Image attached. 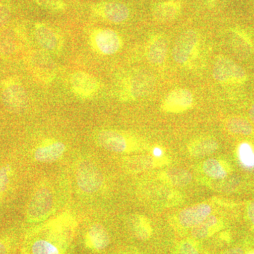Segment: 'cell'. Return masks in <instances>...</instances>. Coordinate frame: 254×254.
<instances>
[{"label":"cell","instance_id":"1","mask_svg":"<svg viewBox=\"0 0 254 254\" xmlns=\"http://www.w3.org/2000/svg\"><path fill=\"white\" fill-rule=\"evenodd\" d=\"M153 78L146 73H136L125 78L120 88V96L125 100L145 96L153 89Z\"/></svg>","mask_w":254,"mask_h":254},{"label":"cell","instance_id":"2","mask_svg":"<svg viewBox=\"0 0 254 254\" xmlns=\"http://www.w3.org/2000/svg\"><path fill=\"white\" fill-rule=\"evenodd\" d=\"M90 41L93 50L100 55L110 56L116 54L123 46L121 37L109 28H97L92 32Z\"/></svg>","mask_w":254,"mask_h":254},{"label":"cell","instance_id":"3","mask_svg":"<svg viewBox=\"0 0 254 254\" xmlns=\"http://www.w3.org/2000/svg\"><path fill=\"white\" fill-rule=\"evenodd\" d=\"M54 205V197L49 189L42 187L32 197L27 209L28 219L32 222H39L46 219L51 213Z\"/></svg>","mask_w":254,"mask_h":254},{"label":"cell","instance_id":"4","mask_svg":"<svg viewBox=\"0 0 254 254\" xmlns=\"http://www.w3.org/2000/svg\"><path fill=\"white\" fill-rule=\"evenodd\" d=\"M199 43V36L194 30L184 32L177 38L172 49V58L175 63L186 64L194 54Z\"/></svg>","mask_w":254,"mask_h":254},{"label":"cell","instance_id":"5","mask_svg":"<svg viewBox=\"0 0 254 254\" xmlns=\"http://www.w3.org/2000/svg\"><path fill=\"white\" fill-rule=\"evenodd\" d=\"M76 180L78 187L86 193H93L100 190L103 177L95 165L90 162L79 164L76 171Z\"/></svg>","mask_w":254,"mask_h":254},{"label":"cell","instance_id":"6","mask_svg":"<svg viewBox=\"0 0 254 254\" xmlns=\"http://www.w3.org/2000/svg\"><path fill=\"white\" fill-rule=\"evenodd\" d=\"M1 100L10 111L20 113L27 107L28 93L22 85L11 80L6 81L3 86Z\"/></svg>","mask_w":254,"mask_h":254},{"label":"cell","instance_id":"7","mask_svg":"<svg viewBox=\"0 0 254 254\" xmlns=\"http://www.w3.org/2000/svg\"><path fill=\"white\" fill-rule=\"evenodd\" d=\"M29 66L35 77L42 83L48 84L56 77V65L45 52H33L30 58Z\"/></svg>","mask_w":254,"mask_h":254},{"label":"cell","instance_id":"8","mask_svg":"<svg viewBox=\"0 0 254 254\" xmlns=\"http://www.w3.org/2000/svg\"><path fill=\"white\" fill-rule=\"evenodd\" d=\"M194 103L193 93L187 88H178L164 98L161 108L165 113L178 114L190 109Z\"/></svg>","mask_w":254,"mask_h":254},{"label":"cell","instance_id":"9","mask_svg":"<svg viewBox=\"0 0 254 254\" xmlns=\"http://www.w3.org/2000/svg\"><path fill=\"white\" fill-rule=\"evenodd\" d=\"M70 87L73 94L82 99H89L95 96L100 89L98 80L90 73L76 71L70 76Z\"/></svg>","mask_w":254,"mask_h":254},{"label":"cell","instance_id":"10","mask_svg":"<svg viewBox=\"0 0 254 254\" xmlns=\"http://www.w3.org/2000/svg\"><path fill=\"white\" fill-rule=\"evenodd\" d=\"M213 76L214 79L220 83H237L245 78V72L231 60L220 57L214 63Z\"/></svg>","mask_w":254,"mask_h":254},{"label":"cell","instance_id":"11","mask_svg":"<svg viewBox=\"0 0 254 254\" xmlns=\"http://www.w3.org/2000/svg\"><path fill=\"white\" fill-rule=\"evenodd\" d=\"M92 11L95 16L113 23L125 22L130 14L126 5L118 1H105L94 4L92 6Z\"/></svg>","mask_w":254,"mask_h":254},{"label":"cell","instance_id":"12","mask_svg":"<svg viewBox=\"0 0 254 254\" xmlns=\"http://www.w3.org/2000/svg\"><path fill=\"white\" fill-rule=\"evenodd\" d=\"M34 36L39 46L46 51L56 53L62 49L63 39L56 28L45 23L35 25Z\"/></svg>","mask_w":254,"mask_h":254},{"label":"cell","instance_id":"13","mask_svg":"<svg viewBox=\"0 0 254 254\" xmlns=\"http://www.w3.org/2000/svg\"><path fill=\"white\" fill-rule=\"evenodd\" d=\"M98 144L113 153H121L128 147V139L123 133L113 130H103L97 135Z\"/></svg>","mask_w":254,"mask_h":254},{"label":"cell","instance_id":"14","mask_svg":"<svg viewBox=\"0 0 254 254\" xmlns=\"http://www.w3.org/2000/svg\"><path fill=\"white\" fill-rule=\"evenodd\" d=\"M212 208L210 205L202 203L187 208L179 214L180 225L186 228H191L198 225L210 215Z\"/></svg>","mask_w":254,"mask_h":254},{"label":"cell","instance_id":"15","mask_svg":"<svg viewBox=\"0 0 254 254\" xmlns=\"http://www.w3.org/2000/svg\"><path fill=\"white\" fill-rule=\"evenodd\" d=\"M65 150L66 146L63 142H45L35 150L34 158L40 163H51L61 158Z\"/></svg>","mask_w":254,"mask_h":254},{"label":"cell","instance_id":"16","mask_svg":"<svg viewBox=\"0 0 254 254\" xmlns=\"http://www.w3.org/2000/svg\"><path fill=\"white\" fill-rule=\"evenodd\" d=\"M168 43L163 36H155L147 44L145 54L148 61L153 65H161L168 56Z\"/></svg>","mask_w":254,"mask_h":254},{"label":"cell","instance_id":"17","mask_svg":"<svg viewBox=\"0 0 254 254\" xmlns=\"http://www.w3.org/2000/svg\"><path fill=\"white\" fill-rule=\"evenodd\" d=\"M86 243L92 250H104L110 244L108 232L100 224H95L88 230L86 235Z\"/></svg>","mask_w":254,"mask_h":254},{"label":"cell","instance_id":"18","mask_svg":"<svg viewBox=\"0 0 254 254\" xmlns=\"http://www.w3.org/2000/svg\"><path fill=\"white\" fill-rule=\"evenodd\" d=\"M218 148V142L211 138H200L192 142L189 146L190 155L198 158L213 154Z\"/></svg>","mask_w":254,"mask_h":254},{"label":"cell","instance_id":"19","mask_svg":"<svg viewBox=\"0 0 254 254\" xmlns=\"http://www.w3.org/2000/svg\"><path fill=\"white\" fill-rule=\"evenodd\" d=\"M180 11V5L177 1L159 3L153 8V16L160 22H167L177 17Z\"/></svg>","mask_w":254,"mask_h":254},{"label":"cell","instance_id":"20","mask_svg":"<svg viewBox=\"0 0 254 254\" xmlns=\"http://www.w3.org/2000/svg\"><path fill=\"white\" fill-rule=\"evenodd\" d=\"M168 181L175 187H183L190 185L192 181L191 174L188 170L182 168H170L166 172Z\"/></svg>","mask_w":254,"mask_h":254},{"label":"cell","instance_id":"21","mask_svg":"<svg viewBox=\"0 0 254 254\" xmlns=\"http://www.w3.org/2000/svg\"><path fill=\"white\" fill-rule=\"evenodd\" d=\"M218 224V219L214 215H209L208 218L200 222L196 226L192 227L191 235L195 239L202 240L206 238L210 235L213 227Z\"/></svg>","mask_w":254,"mask_h":254},{"label":"cell","instance_id":"22","mask_svg":"<svg viewBox=\"0 0 254 254\" xmlns=\"http://www.w3.org/2000/svg\"><path fill=\"white\" fill-rule=\"evenodd\" d=\"M203 170L207 176L214 180H223L227 177V172L218 160L210 158L205 160Z\"/></svg>","mask_w":254,"mask_h":254},{"label":"cell","instance_id":"23","mask_svg":"<svg viewBox=\"0 0 254 254\" xmlns=\"http://www.w3.org/2000/svg\"><path fill=\"white\" fill-rule=\"evenodd\" d=\"M227 128L230 132L236 134L249 136L252 134L253 128L247 120L240 118L230 119L227 123Z\"/></svg>","mask_w":254,"mask_h":254},{"label":"cell","instance_id":"24","mask_svg":"<svg viewBox=\"0 0 254 254\" xmlns=\"http://www.w3.org/2000/svg\"><path fill=\"white\" fill-rule=\"evenodd\" d=\"M133 230L137 238L141 240H146L151 235V227L149 222L144 217L136 216L133 220Z\"/></svg>","mask_w":254,"mask_h":254},{"label":"cell","instance_id":"25","mask_svg":"<svg viewBox=\"0 0 254 254\" xmlns=\"http://www.w3.org/2000/svg\"><path fill=\"white\" fill-rule=\"evenodd\" d=\"M153 159L150 156H138L129 158L126 162L128 170L133 172H141L153 167Z\"/></svg>","mask_w":254,"mask_h":254},{"label":"cell","instance_id":"26","mask_svg":"<svg viewBox=\"0 0 254 254\" xmlns=\"http://www.w3.org/2000/svg\"><path fill=\"white\" fill-rule=\"evenodd\" d=\"M33 254H60L59 250L46 240L36 241L32 246Z\"/></svg>","mask_w":254,"mask_h":254},{"label":"cell","instance_id":"27","mask_svg":"<svg viewBox=\"0 0 254 254\" xmlns=\"http://www.w3.org/2000/svg\"><path fill=\"white\" fill-rule=\"evenodd\" d=\"M239 157L245 166L247 168H254V153L250 144L244 143L240 145L239 148Z\"/></svg>","mask_w":254,"mask_h":254},{"label":"cell","instance_id":"28","mask_svg":"<svg viewBox=\"0 0 254 254\" xmlns=\"http://www.w3.org/2000/svg\"><path fill=\"white\" fill-rule=\"evenodd\" d=\"M41 7L51 11H62L66 8L63 0H34Z\"/></svg>","mask_w":254,"mask_h":254},{"label":"cell","instance_id":"29","mask_svg":"<svg viewBox=\"0 0 254 254\" xmlns=\"http://www.w3.org/2000/svg\"><path fill=\"white\" fill-rule=\"evenodd\" d=\"M9 183V170L6 168H0V195L6 190Z\"/></svg>","mask_w":254,"mask_h":254},{"label":"cell","instance_id":"30","mask_svg":"<svg viewBox=\"0 0 254 254\" xmlns=\"http://www.w3.org/2000/svg\"><path fill=\"white\" fill-rule=\"evenodd\" d=\"M179 254H200L196 249L190 242H184L180 246Z\"/></svg>","mask_w":254,"mask_h":254},{"label":"cell","instance_id":"31","mask_svg":"<svg viewBox=\"0 0 254 254\" xmlns=\"http://www.w3.org/2000/svg\"><path fill=\"white\" fill-rule=\"evenodd\" d=\"M10 11L4 5L0 4V27L4 26L9 21Z\"/></svg>","mask_w":254,"mask_h":254},{"label":"cell","instance_id":"32","mask_svg":"<svg viewBox=\"0 0 254 254\" xmlns=\"http://www.w3.org/2000/svg\"><path fill=\"white\" fill-rule=\"evenodd\" d=\"M248 215L250 218L251 222L254 225V200L251 202L250 205L248 207Z\"/></svg>","mask_w":254,"mask_h":254},{"label":"cell","instance_id":"33","mask_svg":"<svg viewBox=\"0 0 254 254\" xmlns=\"http://www.w3.org/2000/svg\"><path fill=\"white\" fill-rule=\"evenodd\" d=\"M224 254H244V251L240 248H233L227 251Z\"/></svg>","mask_w":254,"mask_h":254},{"label":"cell","instance_id":"34","mask_svg":"<svg viewBox=\"0 0 254 254\" xmlns=\"http://www.w3.org/2000/svg\"><path fill=\"white\" fill-rule=\"evenodd\" d=\"M6 252H7V250H6V246L4 243L0 242V254H6Z\"/></svg>","mask_w":254,"mask_h":254},{"label":"cell","instance_id":"35","mask_svg":"<svg viewBox=\"0 0 254 254\" xmlns=\"http://www.w3.org/2000/svg\"><path fill=\"white\" fill-rule=\"evenodd\" d=\"M250 118L252 123L254 124V105H252L250 110Z\"/></svg>","mask_w":254,"mask_h":254},{"label":"cell","instance_id":"36","mask_svg":"<svg viewBox=\"0 0 254 254\" xmlns=\"http://www.w3.org/2000/svg\"><path fill=\"white\" fill-rule=\"evenodd\" d=\"M153 153H154L155 156H160L162 154V151L160 148H155L154 151H153Z\"/></svg>","mask_w":254,"mask_h":254}]
</instances>
